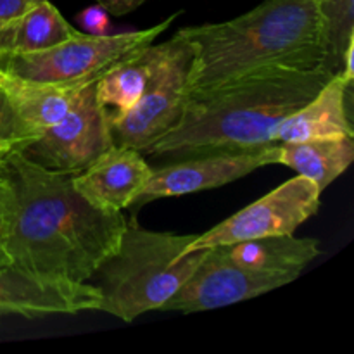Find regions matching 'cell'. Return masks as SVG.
<instances>
[{
    "label": "cell",
    "mask_w": 354,
    "mask_h": 354,
    "mask_svg": "<svg viewBox=\"0 0 354 354\" xmlns=\"http://www.w3.org/2000/svg\"><path fill=\"white\" fill-rule=\"evenodd\" d=\"M230 261L245 270L299 279L301 272L320 256V242L310 237L270 235L220 245Z\"/></svg>",
    "instance_id": "cell-16"
},
{
    "label": "cell",
    "mask_w": 354,
    "mask_h": 354,
    "mask_svg": "<svg viewBox=\"0 0 354 354\" xmlns=\"http://www.w3.org/2000/svg\"><path fill=\"white\" fill-rule=\"evenodd\" d=\"M294 279L245 270L228 259L220 245L207 249L203 263L159 311L199 313L232 306L280 289Z\"/></svg>",
    "instance_id": "cell-9"
},
{
    "label": "cell",
    "mask_w": 354,
    "mask_h": 354,
    "mask_svg": "<svg viewBox=\"0 0 354 354\" xmlns=\"http://www.w3.org/2000/svg\"><path fill=\"white\" fill-rule=\"evenodd\" d=\"M44 0H0V24L17 19Z\"/></svg>",
    "instance_id": "cell-23"
},
{
    "label": "cell",
    "mask_w": 354,
    "mask_h": 354,
    "mask_svg": "<svg viewBox=\"0 0 354 354\" xmlns=\"http://www.w3.org/2000/svg\"><path fill=\"white\" fill-rule=\"evenodd\" d=\"M151 175L152 166L142 152L113 144L88 168L73 175V185L97 209L121 213L133 206Z\"/></svg>",
    "instance_id": "cell-12"
},
{
    "label": "cell",
    "mask_w": 354,
    "mask_h": 354,
    "mask_svg": "<svg viewBox=\"0 0 354 354\" xmlns=\"http://www.w3.org/2000/svg\"><path fill=\"white\" fill-rule=\"evenodd\" d=\"M354 161V137L315 138L304 142H282L277 165L292 168L297 175L313 180L324 192Z\"/></svg>",
    "instance_id": "cell-17"
},
{
    "label": "cell",
    "mask_w": 354,
    "mask_h": 354,
    "mask_svg": "<svg viewBox=\"0 0 354 354\" xmlns=\"http://www.w3.org/2000/svg\"><path fill=\"white\" fill-rule=\"evenodd\" d=\"M38 131L31 130L19 116L6 93L0 90V140L7 142H33Z\"/></svg>",
    "instance_id": "cell-20"
},
{
    "label": "cell",
    "mask_w": 354,
    "mask_h": 354,
    "mask_svg": "<svg viewBox=\"0 0 354 354\" xmlns=\"http://www.w3.org/2000/svg\"><path fill=\"white\" fill-rule=\"evenodd\" d=\"M334 71L275 68L185 100L182 118L144 152L175 162L214 152H241L275 144L277 127L313 99Z\"/></svg>",
    "instance_id": "cell-2"
},
{
    "label": "cell",
    "mask_w": 354,
    "mask_h": 354,
    "mask_svg": "<svg viewBox=\"0 0 354 354\" xmlns=\"http://www.w3.org/2000/svg\"><path fill=\"white\" fill-rule=\"evenodd\" d=\"M192 47L176 31L169 54L149 82L138 102L118 120H109L114 145L144 154L182 118Z\"/></svg>",
    "instance_id": "cell-6"
},
{
    "label": "cell",
    "mask_w": 354,
    "mask_h": 354,
    "mask_svg": "<svg viewBox=\"0 0 354 354\" xmlns=\"http://www.w3.org/2000/svg\"><path fill=\"white\" fill-rule=\"evenodd\" d=\"M90 83L93 82H44L0 71V90L17 116L38 133L61 121Z\"/></svg>",
    "instance_id": "cell-14"
},
{
    "label": "cell",
    "mask_w": 354,
    "mask_h": 354,
    "mask_svg": "<svg viewBox=\"0 0 354 354\" xmlns=\"http://www.w3.org/2000/svg\"><path fill=\"white\" fill-rule=\"evenodd\" d=\"M324 17L330 69L341 71L342 54L354 38V0H317Z\"/></svg>",
    "instance_id": "cell-19"
},
{
    "label": "cell",
    "mask_w": 354,
    "mask_h": 354,
    "mask_svg": "<svg viewBox=\"0 0 354 354\" xmlns=\"http://www.w3.org/2000/svg\"><path fill=\"white\" fill-rule=\"evenodd\" d=\"M176 16L178 14H173L147 30L107 33L102 37L78 31L69 40L45 50L3 54L0 59V71L44 82H97L106 69L124 55L154 44Z\"/></svg>",
    "instance_id": "cell-5"
},
{
    "label": "cell",
    "mask_w": 354,
    "mask_h": 354,
    "mask_svg": "<svg viewBox=\"0 0 354 354\" xmlns=\"http://www.w3.org/2000/svg\"><path fill=\"white\" fill-rule=\"evenodd\" d=\"M353 82L342 71L334 73L313 99L282 120L277 127L275 144L354 137L349 113Z\"/></svg>",
    "instance_id": "cell-13"
},
{
    "label": "cell",
    "mask_w": 354,
    "mask_h": 354,
    "mask_svg": "<svg viewBox=\"0 0 354 354\" xmlns=\"http://www.w3.org/2000/svg\"><path fill=\"white\" fill-rule=\"evenodd\" d=\"M99 308L100 290L88 282L41 279L16 266L0 268V320L7 317L37 320L52 315L99 311Z\"/></svg>",
    "instance_id": "cell-11"
},
{
    "label": "cell",
    "mask_w": 354,
    "mask_h": 354,
    "mask_svg": "<svg viewBox=\"0 0 354 354\" xmlns=\"http://www.w3.org/2000/svg\"><path fill=\"white\" fill-rule=\"evenodd\" d=\"M277 152L279 144H272L254 151L214 152L182 161L165 162L162 166L152 168L151 178L135 204L142 206L165 197L218 189L251 175L263 166L277 165Z\"/></svg>",
    "instance_id": "cell-10"
},
{
    "label": "cell",
    "mask_w": 354,
    "mask_h": 354,
    "mask_svg": "<svg viewBox=\"0 0 354 354\" xmlns=\"http://www.w3.org/2000/svg\"><path fill=\"white\" fill-rule=\"evenodd\" d=\"M2 55H3V54H2V52H0V59H2Z\"/></svg>",
    "instance_id": "cell-26"
},
{
    "label": "cell",
    "mask_w": 354,
    "mask_h": 354,
    "mask_svg": "<svg viewBox=\"0 0 354 354\" xmlns=\"http://www.w3.org/2000/svg\"><path fill=\"white\" fill-rule=\"evenodd\" d=\"M178 33L192 47L185 100L268 69H330L317 0H263L235 19Z\"/></svg>",
    "instance_id": "cell-3"
},
{
    "label": "cell",
    "mask_w": 354,
    "mask_h": 354,
    "mask_svg": "<svg viewBox=\"0 0 354 354\" xmlns=\"http://www.w3.org/2000/svg\"><path fill=\"white\" fill-rule=\"evenodd\" d=\"M173 38L135 50L111 66L95 82L100 106L109 111V120L124 116L147 88L149 82L169 54Z\"/></svg>",
    "instance_id": "cell-15"
},
{
    "label": "cell",
    "mask_w": 354,
    "mask_h": 354,
    "mask_svg": "<svg viewBox=\"0 0 354 354\" xmlns=\"http://www.w3.org/2000/svg\"><path fill=\"white\" fill-rule=\"evenodd\" d=\"M76 21L82 24L83 30L88 35H95V37H102V35L109 33L111 21L109 14L102 6H90L83 9L82 12L76 16Z\"/></svg>",
    "instance_id": "cell-21"
},
{
    "label": "cell",
    "mask_w": 354,
    "mask_h": 354,
    "mask_svg": "<svg viewBox=\"0 0 354 354\" xmlns=\"http://www.w3.org/2000/svg\"><path fill=\"white\" fill-rule=\"evenodd\" d=\"M144 0H99V6H102L107 12H113L116 16L127 14L138 7Z\"/></svg>",
    "instance_id": "cell-24"
},
{
    "label": "cell",
    "mask_w": 354,
    "mask_h": 354,
    "mask_svg": "<svg viewBox=\"0 0 354 354\" xmlns=\"http://www.w3.org/2000/svg\"><path fill=\"white\" fill-rule=\"evenodd\" d=\"M78 33L50 0H44L17 19L0 24V52L26 54L62 44Z\"/></svg>",
    "instance_id": "cell-18"
},
{
    "label": "cell",
    "mask_w": 354,
    "mask_h": 354,
    "mask_svg": "<svg viewBox=\"0 0 354 354\" xmlns=\"http://www.w3.org/2000/svg\"><path fill=\"white\" fill-rule=\"evenodd\" d=\"M196 237L147 230L137 220L128 221L118 251L95 273L99 311L130 324L147 311L161 310L206 256L207 249L183 254Z\"/></svg>",
    "instance_id": "cell-4"
},
{
    "label": "cell",
    "mask_w": 354,
    "mask_h": 354,
    "mask_svg": "<svg viewBox=\"0 0 354 354\" xmlns=\"http://www.w3.org/2000/svg\"><path fill=\"white\" fill-rule=\"evenodd\" d=\"M9 182L6 248L10 266L30 275L83 283L118 251L127 218L97 209L73 175L52 171L17 151L3 162Z\"/></svg>",
    "instance_id": "cell-1"
},
{
    "label": "cell",
    "mask_w": 354,
    "mask_h": 354,
    "mask_svg": "<svg viewBox=\"0 0 354 354\" xmlns=\"http://www.w3.org/2000/svg\"><path fill=\"white\" fill-rule=\"evenodd\" d=\"M7 204H9V182H7L2 162V165H0V268H2V266H10L6 248H3V242H6Z\"/></svg>",
    "instance_id": "cell-22"
},
{
    "label": "cell",
    "mask_w": 354,
    "mask_h": 354,
    "mask_svg": "<svg viewBox=\"0 0 354 354\" xmlns=\"http://www.w3.org/2000/svg\"><path fill=\"white\" fill-rule=\"evenodd\" d=\"M30 142H7V140H0V165L6 162L14 152L23 151Z\"/></svg>",
    "instance_id": "cell-25"
},
{
    "label": "cell",
    "mask_w": 354,
    "mask_h": 354,
    "mask_svg": "<svg viewBox=\"0 0 354 354\" xmlns=\"http://www.w3.org/2000/svg\"><path fill=\"white\" fill-rule=\"evenodd\" d=\"M111 145L109 111L97 100L93 82L82 90L71 111L30 142L23 154L52 171L76 175Z\"/></svg>",
    "instance_id": "cell-8"
},
{
    "label": "cell",
    "mask_w": 354,
    "mask_h": 354,
    "mask_svg": "<svg viewBox=\"0 0 354 354\" xmlns=\"http://www.w3.org/2000/svg\"><path fill=\"white\" fill-rule=\"evenodd\" d=\"M322 190L313 180L296 175L261 199L242 207L216 227L197 235L183 254L270 235H290L320 209Z\"/></svg>",
    "instance_id": "cell-7"
}]
</instances>
